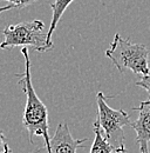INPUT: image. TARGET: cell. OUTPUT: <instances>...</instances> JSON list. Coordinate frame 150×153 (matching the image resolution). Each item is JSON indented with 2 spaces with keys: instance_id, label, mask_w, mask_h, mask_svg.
<instances>
[{
  "instance_id": "6da1fadb",
  "label": "cell",
  "mask_w": 150,
  "mask_h": 153,
  "mask_svg": "<svg viewBox=\"0 0 150 153\" xmlns=\"http://www.w3.org/2000/svg\"><path fill=\"white\" fill-rule=\"evenodd\" d=\"M21 54L25 58V72L22 74H17L20 76L18 84L21 85L24 93L26 94V105L22 117V125L28 132L29 141L33 144V138L35 135L43 137L45 145L42 149L45 151L49 150L51 137H49V125H48V111L46 105L39 99L35 90L33 87L32 76H31V60L28 54V48L22 47Z\"/></svg>"
},
{
  "instance_id": "7a4b0ae2",
  "label": "cell",
  "mask_w": 150,
  "mask_h": 153,
  "mask_svg": "<svg viewBox=\"0 0 150 153\" xmlns=\"http://www.w3.org/2000/svg\"><path fill=\"white\" fill-rule=\"evenodd\" d=\"M106 57L109 58L120 73L131 71L134 74L148 76L149 51L143 44H132L129 39L122 38L118 33L115 34L110 47L106 51Z\"/></svg>"
},
{
  "instance_id": "3957f363",
  "label": "cell",
  "mask_w": 150,
  "mask_h": 153,
  "mask_svg": "<svg viewBox=\"0 0 150 153\" xmlns=\"http://www.w3.org/2000/svg\"><path fill=\"white\" fill-rule=\"evenodd\" d=\"M109 98L102 92L96 96L97 102V118L94 124L99 125L103 131L107 141L110 144L115 153L126 152V135L123 127L130 125V115L124 110H114L108 104Z\"/></svg>"
},
{
  "instance_id": "277c9868",
  "label": "cell",
  "mask_w": 150,
  "mask_h": 153,
  "mask_svg": "<svg viewBox=\"0 0 150 153\" xmlns=\"http://www.w3.org/2000/svg\"><path fill=\"white\" fill-rule=\"evenodd\" d=\"M2 33L4 41L0 44L1 50L31 46L38 52H46L54 47V45H51L47 40L45 24L41 20L22 21L17 25H10Z\"/></svg>"
},
{
  "instance_id": "5b68a950",
  "label": "cell",
  "mask_w": 150,
  "mask_h": 153,
  "mask_svg": "<svg viewBox=\"0 0 150 153\" xmlns=\"http://www.w3.org/2000/svg\"><path fill=\"white\" fill-rule=\"evenodd\" d=\"M87 138L83 139H74L69 131L68 125L63 121L57 125L54 135L51 138V146L48 151H45L42 147L32 153H76L77 149H85V141Z\"/></svg>"
},
{
  "instance_id": "8992f818",
  "label": "cell",
  "mask_w": 150,
  "mask_h": 153,
  "mask_svg": "<svg viewBox=\"0 0 150 153\" xmlns=\"http://www.w3.org/2000/svg\"><path fill=\"white\" fill-rule=\"evenodd\" d=\"M132 110L138 112V118L131 123L130 126L136 132V141L140 146V151L141 153H149L148 144L150 141V99L140 102V105Z\"/></svg>"
},
{
  "instance_id": "52a82bcc",
  "label": "cell",
  "mask_w": 150,
  "mask_h": 153,
  "mask_svg": "<svg viewBox=\"0 0 150 153\" xmlns=\"http://www.w3.org/2000/svg\"><path fill=\"white\" fill-rule=\"evenodd\" d=\"M74 0H55L54 2L51 4V8H52V21L49 25V28L47 31V40L51 45H54L52 41V36L54 33L56 28L57 22L60 21L62 14L65 13V11L67 10V7L73 2Z\"/></svg>"
},
{
  "instance_id": "ba28073f",
  "label": "cell",
  "mask_w": 150,
  "mask_h": 153,
  "mask_svg": "<svg viewBox=\"0 0 150 153\" xmlns=\"http://www.w3.org/2000/svg\"><path fill=\"white\" fill-rule=\"evenodd\" d=\"M93 127L95 138H94L90 153H115L112 146L107 141L106 137L103 135V131L101 130V127L96 124H93Z\"/></svg>"
},
{
  "instance_id": "9c48e42d",
  "label": "cell",
  "mask_w": 150,
  "mask_h": 153,
  "mask_svg": "<svg viewBox=\"0 0 150 153\" xmlns=\"http://www.w3.org/2000/svg\"><path fill=\"white\" fill-rule=\"evenodd\" d=\"M136 86L144 88L150 96V73L148 76H143L138 81H136Z\"/></svg>"
},
{
  "instance_id": "30bf717a",
  "label": "cell",
  "mask_w": 150,
  "mask_h": 153,
  "mask_svg": "<svg viewBox=\"0 0 150 153\" xmlns=\"http://www.w3.org/2000/svg\"><path fill=\"white\" fill-rule=\"evenodd\" d=\"M4 1H8V2L13 4L15 6V8H24V7H27V6L32 5L37 0H4Z\"/></svg>"
},
{
  "instance_id": "8fae6325",
  "label": "cell",
  "mask_w": 150,
  "mask_h": 153,
  "mask_svg": "<svg viewBox=\"0 0 150 153\" xmlns=\"http://www.w3.org/2000/svg\"><path fill=\"white\" fill-rule=\"evenodd\" d=\"M0 153H12L8 144H7L6 137H5V134L2 133L1 130H0Z\"/></svg>"
},
{
  "instance_id": "7c38bea8",
  "label": "cell",
  "mask_w": 150,
  "mask_h": 153,
  "mask_svg": "<svg viewBox=\"0 0 150 153\" xmlns=\"http://www.w3.org/2000/svg\"><path fill=\"white\" fill-rule=\"evenodd\" d=\"M13 8H15V6H14L13 4H10V5H6V6H2V7H0V14H1L2 12H6V11L13 10Z\"/></svg>"
}]
</instances>
